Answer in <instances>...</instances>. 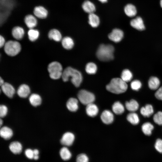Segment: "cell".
<instances>
[{
	"label": "cell",
	"mask_w": 162,
	"mask_h": 162,
	"mask_svg": "<svg viewBox=\"0 0 162 162\" xmlns=\"http://www.w3.org/2000/svg\"><path fill=\"white\" fill-rule=\"evenodd\" d=\"M4 81L3 80V79L1 78V77H0V85L1 86H2L3 84H4Z\"/></svg>",
	"instance_id": "bcb514c9"
},
{
	"label": "cell",
	"mask_w": 162,
	"mask_h": 162,
	"mask_svg": "<svg viewBox=\"0 0 162 162\" xmlns=\"http://www.w3.org/2000/svg\"><path fill=\"white\" fill-rule=\"evenodd\" d=\"M25 153L26 157L28 159H33V150L30 148H28L25 151Z\"/></svg>",
	"instance_id": "b9f144b4"
},
{
	"label": "cell",
	"mask_w": 162,
	"mask_h": 162,
	"mask_svg": "<svg viewBox=\"0 0 162 162\" xmlns=\"http://www.w3.org/2000/svg\"><path fill=\"white\" fill-rule=\"evenodd\" d=\"M3 123V122L2 120V119L1 118L0 119V127H1L2 125V124Z\"/></svg>",
	"instance_id": "c3c4849f"
},
{
	"label": "cell",
	"mask_w": 162,
	"mask_h": 162,
	"mask_svg": "<svg viewBox=\"0 0 162 162\" xmlns=\"http://www.w3.org/2000/svg\"><path fill=\"white\" fill-rule=\"evenodd\" d=\"M13 134V131L10 128L4 126L1 128L0 135L4 139L8 140L10 139L12 137Z\"/></svg>",
	"instance_id": "5bb4252c"
},
{
	"label": "cell",
	"mask_w": 162,
	"mask_h": 162,
	"mask_svg": "<svg viewBox=\"0 0 162 162\" xmlns=\"http://www.w3.org/2000/svg\"><path fill=\"white\" fill-rule=\"evenodd\" d=\"M5 40L4 38L2 35L0 36V47L1 48L4 46L5 44Z\"/></svg>",
	"instance_id": "f6af8a7d"
},
{
	"label": "cell",
	"mask_w": 162,
	"mask_h": 162,
	"mask_svg": "<svg viewBox=\"0 0 162 162\" xmlns=\"http://www.w3.org/2000/svg\"><path fill=\"white\" fill-rule=\"evenodd\" d=\"M75 140V136L72 133L67 132L63 135L60 140L61 144L65 146H70L72 145Z\"/></svg>",
	"instance_id": "9c48e42d"
},
{
	"label": "cell",
	"mask_w": 162,
	"mask_h": 162,
	"mask_svg": "<svg viewBox=\"0 0 162 162\" xmlns=\"http://www.w3.org/2000/svg\"><path fill=\"white\" fill-rule=\"evenodd\" d=\"M153 121L158 125H162V112L159 111L155 114L153 116Z\"/></svg>",
	"instance_id": "8d00e7d4"
},
{
	"label": "cell",
	"mask_w": 162,
	"mask_h": 162,
	"mask_svg": "<svg viewBox=\"0 0 162 162\" xmlns=\"http://www.w3.org/2000/svg\"><path fill=\"white\" fill-rule=\"evenodd\" d=\"M142 83L140 81L138 80H135L131 82L130 87L132 89L135 91H138L142 86Z\"/></svg>",
	"instance_id": "74e56055"
},
{
	"label": "cell",
	"mask_w": 162,
	"mask_h": 162,
	"mask_svg": "<svg viewBox=\"0 0 162 162\" xmlns=\"http://www.w3.org/2000/svg\"><path fill=\"white\" fill-rule=\"evenodd\" d=\"M78 100L74 98H70L67 101L66 106L68 109L71 112H75L78 108Z\"/></svg>",
	"instance_id": "ac0fdd59"
},
{
	"label": "cell",
	"mask_w": 162,
	"mask_h": 162,
	"mask_svg": "<svg viewBox=\"0 0 162 162\" xmlns=\"http://www.w3.org/2000/svg\"><path fill=\"white\" fill-rule=\"evenodd\" d=\"M12 34L13 37L17 40L21 39L24 34L23 29L20 26H16L12 29Z\"/></svg>",
	"instance_id": "ffe728a7"
},
{
	"label": "cell",
	"mask_w": 162,
	"mask_h": 162,
	"mask_svg": "<svg viewBox=\"0 0 162 162\" xmlns=\"http://www.w3.org/2000/svg\"><path fill=\"white\" fill-rule=\"evenodd\" d=\"M131 26L139 31H143L145 28L143 20L140 16H137L132 19L130 22Z\"/></svg>",
	"instance_id": "30bf717a"
},
{
	"label": "cell",
	"mask_w": 162,
	"mask_h": 162,
	"mask_svg": "<svg viewBox=\"0 0 162 162\" xmlns=\"http://www.w3.org/2000/svg\"><path fill=\"white\" fill-rule=\"evenodd\" d=\"M114 48L110 44H101L99 46L96 56L98 59L102 61H108L113 59Z\"/></svg>",
	"instance_id": "7a4b0ae2"
},
{
	"label": "cell",
	"mask_w": 162,
	"mask_h": 162,
	"mask_svg": "<svg viewBox=\"0 0 162 162\" xmlns=\"http://www.w3.org/2000/svg\"><path fill=\"white\" fill-rule=\"evenodd\" d=\"M125 106L126 109L131 112H134L137 110L139 107L138 103L134 99L127 101L125 103Z\"/></svg>",
	"instance_id": "d4e9b609"
},
{
	"label": "cell",
	"mask_w": 162,
	"mask_h": 162,
	"mask_svg": "<svg viewBox=\"0 0 162 162\" xmlns=\"http://www.w3.org/2000/svg\"><path fill=\"white\" fill-rule=\"evenodd\" d=\"M0 22L1 24L7 18L10 11L14 6L13 0H0Z\"/></svg>",
	"instance_id": "277c9868"
},
{
	"label": "cell",
	"mask_w": 162,
	"mask_h": 162,
	"mask_svg": "<svg viewBox=\"0 0 162 162\" xmlns=\"http://www.w3.org/2000/svg\"><path fill=\"white\" fill-rule=\"evenodd\" d=\"M10 151L14 154H20L22 151V146L20 143L18 141L11 142L9 146Z\"/></svg>",
	"instance_id": "e0dca14e"
},
{
	"label": "cell",
	"mask_w": 162,
	"mask_h": 162,
	"mask_svg": "<svg viewBox=\"0 0 162 162\" xmlns=\"http://www.w3.org/2000/svg\"><path fill=\"white\" fill-rule=\"evenodd\" d=\"M88 23L93 28L98 26L100 23L99 17L94 13L89 14L88 16Z\"/></svg>",
	"instance_id": "83f0119b"
},
{
	"label": "cell",
	"mask_w": 162,
	"mask_h": 162,
	"mask_svg": "<svg viewBox=\"0 0 162 162\" xmlns=\"http://www.w3.org/2000/svg\"><path fill=\"white\" fill-rule=\"evenodd\" d=\"M24 21L27 26L30 29L33 28L37 23L36 18L32 15H26L24 18Z\"/></svg>",
	"instance_id": "7402d4cb"
},
{
	"label": "cell",
	"mask_w": 162,
	"mask_h": 162,
	"mask_svg": "<svg viewBox=\"0 0 162 162\" xmlns=\"http://www.w3.org/2000/svg\"><path fill=\"white\" fill-rule=\"evenodd\" d=\"M85 70L86 72L90 74H95L97 70L96 65L94 63L90 62L87 63L86 66Z\"/></svg>",
	"instance_id": "e575fe53"
},
{
	"label": "cell",
	"mask_w": 162,
	"mask_h": 162,
	"mask_svg": "<svg viewBox=\"0 0 162 162\" xmlns=\"http://www.w3.org/2000/svg\"><path fill=\"white\" fill-rule=\"evenodd\" d=\"M124 33L122 30L118 28H115L108 35L109 39L116 43L119 42L122 39Z\"/></svg>",
	"instance_id": "ba28073f"
},
{
	"label": "cell",
	"mask_w": 162,
	"mask_h": 162,
	"mask_svg": "<svg viewBox=\"0 0 162 162\" xmlns=\"http://www.w3.org/2000/svg\"><path fill=\"white\" fill-rule=\"evenodd\" d=\"M78 98L82 104L86 105L93 103L95 99L94 95L92 93L83 89L79 92Z\"/></svg>",
	"instance_id": "52a82bcc"
},
{
	"label": "cell",
	"mask_w": 162,
	"mask_h": 162,
	"mask_svg": "<svg viewBox=\"0 0 162 162\" xmlns=\"http://www.w3.org/2000/svg\"><path fill=\"white\" fill-rule=\"evenodd\" d=\"M127 119L129 122L134 125L138 124L140 122L138 115L134 112H131L128 114L127 116Z\"/></svg>",
	"instance_id": "d6a6232c"
},
{
	"label": "cell",
	"mask_w": 162,
	"mask_h": 162,
	"mask_svg": "<svg viewBox=\"0 0 162 162\" xmlns=\"http://www.w3.org/2000/svg\"><path fill=\"white\" fill-rule=\"evenodd\" d=\"M133 78L131 72L128 69H125L123 70L121 75V78L126 82H130Z\"/></svg>",
	"instance_id": "836d02e7"
},
{
	"label": "cell",
	"mask_w": 162,
	"mask_h": 162,
	"mask_svg": "<svg viewBox=\"0 0 162 162\" xmlns=\"http://www.w3.org/2000/svg\"><path fill=\"white\" fill-rule=\"evenodd\" d=\"M155 149L160 153H162V140L160 139L157 140L154 145Z\"/></svg>",
	"instance_id": "ab89813d"
},
{
	"label": "cell",
	"mask_w": 162,
	"mask_h": 162,
	"mask_svg": "<svg viewBox=\"0 0 162 162\" xmlns=\"http://www.w3.org/2000/svg\"><path fill=\"white\" fill-rule=\"evenodd\" d=\"M160 5L161 8H162V0H160Z\"/></svg>",
	"instance_id": "681fc988"
},
{
	"label": "cell",
	"mask_w": 162,
	"mask_h": 162,
	"mask_svg": "<svg viewBox=\"0 0 162 162\" xmlns=\"http://www.w3.org/2000/svg\"><path fill=\"white\" fill-rule=\"evenodd\" d=\"M48 36L50 39L57 42L60 41L62 39L61 33L58 30L55 29L51 30L48 33Z\"/></svg>",
	"instance_id": "484cf974"
},
{
	"label": "cell",
	"mask_w": 162,
	"mask_h": 162,
	"mask_svg": "<svg viewBox=\"0 0 162 162\" xmlns=\"http://www.w3.org/2000/svg\"><path fill=\"white\" fill-rule=\"evenodd\" d=\"M141 114L145 117H148L154 112L152 106L150 104H147L145 106L142 107L140 110Z\"/></svg>",
	"instance_id": "603a6c76"
},
{
	"label": "cell",
	"mask_w": 162,
	"mask_h": 162,
	"mask_svg": "<svg viewBox=\"0 0 162 162\" xmlns=\"http://www.w3.org/2000/svg\"><path fill=\"white\" fill-rule=\"evenodd\" d=\"M18 95L22 98H26L29 94L30 89L29 86L26 84L20 85L17 91Z\"/></svg>",
	"instance_id": "4fadbf2b"
},
{
	"label": "cell",
	"mask_w": 162,
	"mask_h": 162,
	"mask_svg": "<svg viewBox=\"0 0 162 162\" xmlns=\"http://www.w3.org/2000/svg\"><path fill=\"white\" fill-rule=\"evenodd\" d=\"M154 128L152 124L150 122H146L142 126V130L146 135L149 136L151 135L152 130Z\"/></svg>",
	"instance_id": "1f68e13d"
},
{
	"label": "cell",
	"mask_w": 162,
	"mask_h": 162,
	"mask_svg": "<svg viewBox=\"0 0 162 162\" xmlns=\"http://www.w3.org/2000/svg\"><path fill=\"white\" fill-rule=\"evenodd\" d=\"M82 7L84 11L89 14L94 13L96 10L94 4L89 0L85 1L82 4Z\"/></svg>",
	"instance_id": "2e32d148"
},
{
	"label": "cell",
	"mask_w": 162,
	"mask_h": 162,
	"mask_svg": "<svg viewBox=\"0 0 162 162\" xmlns=\"http://www.w3.org/2000/svg\"><path fill=\"white\" fill-rule=\"evenodd\" d=\"M29 100L31 104L34 106L40 105L42 102L41 98L40 95L35 93H33L30 96Z\"/></svg>",
	"instance_id": "4316f807"
},
{
	"label": "cell",
	"mask_w": 162,
	"mask_h": 162,
	"mask_svg": "<svg viewBox=\"0 0 162 162\" xmlns=\"http://www.w3.org/2000/svg\"><path fill=\"white\" fill-rule=\"evenodd\" d=\"M8 111L7 107L5 105H1L0 106V117L2 118L7 114Z\"/></svg>",
	"instance_id": "60d3db41"
},
{
	"label": "cell",
	"mask_w": 162,
	"mask_h": 162,
	"mask_svg": "<svg viewBox=\"0 0 162 162\" xmlns=\"http://www.w3.org/2000/svg\"><path fill=\"white\" fill-rule=\"evenodd\" d=\"M100 118L103 122L106 124L112 123L114 118L112 112L108 110H105L102 112Z\"/></svg>",
	"instance_id": "7c38bea8"
},
{
	"label": "cell",
	"mask_w": 162,
	"mask_h": 162,
	"mask_svg": "<svg viewBox=\"0 0 162 162\" xmlns=\"http://www.w3.org/2000/svg\"><path fill=\"white\" fill-rule=\"evenodd\" d=\"M28 34L29 40L31 41H34L38 38L39 33L37 30L32 28L28 30Z\"/></svg>",
	"instance_id": "d590c367"
},
{
	"label": "cell",
	"mask_w": 162,
	"mask_h": 162,
	"mask_svg": "<svg viewBox=\"0 0 162 162\" xmlns=\"http://www.w3.org/2000/svg\"><path fill=\"white\" fill-rule=\"evenodd\" d=\"M155 96L157 99L162 100V86L157 89L155 93Z\"/></svg>",
	"instance_id": "7bdbcfd3"
},
{
	"label": "cell",
	"mask_w": 162,
	"mask_h": 162,
	"mask_svg": "<svg viewBox=\"0 0 162 162\" xmlns=\"http://www.w3.org/2000/svg\"><path fill=\"white\" fill-rule=\"evenodd\" d=\"M124 12L127 16L129 17L135 16L137 14V10L134 5L128 4L124 8Z\"/></svg>",
	"instance_id": "44dd1931"
},
{
	"label": "cell",
	"mask_w": 162,
	"mask_h": 162,
	"mask_svg": "<svg viewBox=\"0 0 162 162\" xmlns=\"http://www.w3.org/2000/svg\"><path fill=\"white\" fill-rule=\"evenodd\" d=\"M160 83L159 79L155 76L151 77L149 78L148 82L149 88L152 90L158 89L159 88Z\"/></svg>",
	"instance_id": "cb8c5ba5"
},
{
	"label": "cell",
	"mask_w": 162,
	"mask_h": 162,
	"mask_svg": "<svg viewBox=\"0 0 162 162\" xmlns=\"http://www.w3.org/2000/svg\"><path fill=\"white\" fill-rule=\"evenodd\" d=\"M1 89L4 94L9 98L13 97L15 92L14 87L8 82H4L1 86Z\"/></svg>",
	"instance_id": "8fae6325"
},
{
	"label": "cell",
	"mask_w": 162,
	"mask_h": 162,
	"mask_svg": "<svg viewBox=\"0 0 162 162\" xmlns=\"http://www.w3.org/2000/svg\"><path fill=\"white\" fill-rule=\"evenodd\" d=\"M106 88L109 91L114 94H119L125 92L127 89V82L121 78L112 79L106 85Z\"/></svg>",
	"instance_id": "3957f363"
},
{
	"label": "cell",
	"mask_w": 162,
	"mask_h": 162,
	"mask_svg": "<svg viewBox=\"0 0 162 162\" xmlns=\"http://www.w3.org/2000/svg\"><path fill=\"white\" fill-rule=\"evenodd\" d=\"M86 111L88 116L93 117L97 115L98 112V109L95 104L92 103L87 105Z\"/></svg>",
	"instance_id": "d6986e66"
},
{
	"label": "cell",
	"mask_w": 162,
	"mask_h": 162,
	"mask_svg": "<svg viewBox=\"0 0 162 162\" xmlns=\"http://www.w3.org/2000/svg\"><path fill=\"white\" fill-rule=\"evenodd\" d=\"M62 77L64 82L68 81L69 78H70L72 83L76 87L80 86L82 80L81 73L70 67H67L63 71Z\"/></svg>",
	"instance_id": "6da1fadb"
},
{
	"label": "cell",
	"mask_w": 162,
	"mask_h": 162,
	"mask_svg": "<svg viewBox=\"0 0 162 162\" xmlns=\"http://www.w3.org/2000/svg\"><path fill=\"white\" fill-rule=\"evenodd\" d=\"M4 50L8 55L14 56L18 54L21 51V45L17 41L9 40L5 43L4 46Z\"/></svg>",
	"instance_id": "8992f818"
},
{
	"label": "cell",
	"mask_w": 162,
	"mask_h": 162,
	"mask_svg": "<svg viewBox=\"0 0 162 162\" xmlns=\"http://www.w3.org/2000/svg\"><path fill=\"white\" fill-rule=\"evenodd\" d=\"M89 158L88 156L85 153H81L79 154L76 157V162H89Z\"/></svg>",
	"instance_id": "f35d334b"
},
{
	"label": "cell",
	"mask_w": 162,
	"mask_h": 162,
	"mask_svg": "<svg viewBox=\"0 0 162 162\" xmlns=\"http://www.w3.org/2000/svg\"><path fill=\"white\" fill-rule=\"evenodd\" d=\"M34 13L37 17L40 19H44L47 16L48 11L43 7L38 6L34 8Z\"/></svg>",
	"instance_id": "9a60e30c"
},
{
	"label": "cell",
	"mask_w": 162,
	"mask_h": 162,
	"mask_svg": "<svg viewBox=\"0 0 162 162\" xmlns=\"http://www.w3.org/2000/svg\"><path fill=\"white\" fill-rule=\"evenodd\" d=\"M48 70L50 77L52 79H58L62 76V67L58 62L54 61L50 63L48 65Z\"/></svg>",
	"instance_id": "5b68a950"
},
{
	"label": "cell",
	"mask_w": 162,
	"mask_h": 162,
	"mask_svg": "<svg viewBox=\"0 0 162 162\" xmlns=\"http://www.w3.org/2000/svg\"><path fill=\"white\" fill-rule=\"evenodd\" d=\"M59 154L61 158L64 161L69 160L72 157V154L66 147H64L60 150Z\"/></svg>",
	"instance_id": "f1b7e54d"
},
{
	"label": "cell",
	"mask_w": 162,
	"mask_h": 162,
	"mask_svg": "<svg viewBox=\"0 0 162 162\" xmlns=\"http://www.w3.org/2000/svg\"><path fill=\"white\" fill-rule=\"evenodd\" d=\"M62 44L63 47L66 50L71 49L74 45L73 40L69 37L63 38L62 40Z\"/></svg>",
	"instance_id": "f546056e"
},
{
	"label": "cell",
	"mask_w": 162,
	"mask_h": 162,
	"mask_svg": "<svg viewBox=\"0 0 162 162\" xmlns=\"http://www.w3.org/2000/svg\"><path fill=\"white\" fill-rule=\"evenodd\" d=\"M124 108L123 105L119 101L115 102L112 107V110L113 112L117 115L122 114L124 111Z\"/></svg>",
	"instance_id": "4dcf8cb0"
},
{
	"label": "cell",
	"mask_w": 162,
	"mask_h": 162,
	"mask_svg": "<svg viewBox=\"0 0 162 162\" xmlns=\"http://www.w3.org/2000/svg\"><path fill=\"white\" fill-rule=\"evenodd\" d=\"M98 0L102 3H104L106 2H107L108 0Z\"/></svg>",
	"instance_id": "7dc6e473"
},
{
	"label": "cell",
	"mask_w": 162,
	"mask_h": 162,
	"mask_svg": "<svg viewBox=\"0 0 162 162\" xmlns=\"http://www.w3.org/2000/svg\"><path fill=\"white\" fill-rule=\"evenodd\" d=\"M34 158L33 159L35 160H37L38 159L39 157L38 154L39 151L37 149H34L33 150Z\"/></svg>",
	"instance_id": "ee69618b"
}]
</instances>
